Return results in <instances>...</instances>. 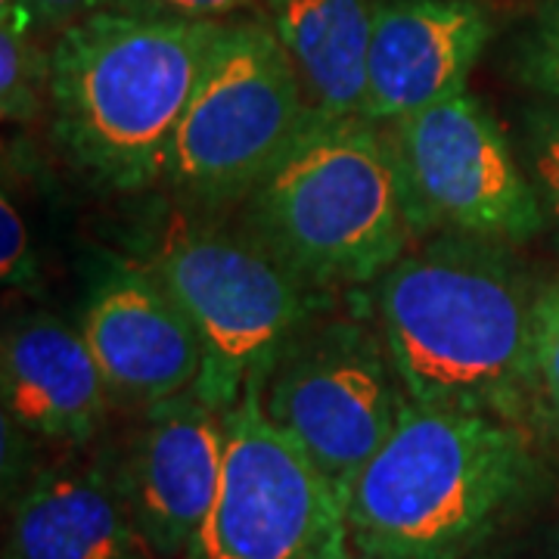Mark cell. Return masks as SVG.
Returning <instances> with one entry per match:
<instances>
[{
    "label": "cell",
    "mask_w": 559,
    "mask_h": 559,
    "mask_svg": "<svg viewBox=\"0 0 559 559\" xmlns=\"http://www.w3.org/2000/svg\"><path fill=\"white\" fill-rule=\"evenodd\" d=\"M535 305L503 242L441 234L377 280V320L411 401L513 419L535 399Z\"/></svg>",
    "instance_id": "6da1fadb"
},
{
    "label": "cell",
    "mask_w": 559,
    "mask_h": 559,
    "mask_svg": "<svg viewBox=\"0 0 559 559\" xmlns=\"http://www.w3.org/2000/svg\"><path fill=\"white\" fill-rule=\"evenodd\" d=\"M221 22L106 3L50 44V134L69 162L116 193L165 178V162Z\"/></svg>",
    "instance_id": "7a4b0ae2"
},
{
    "label": "cell",
    "mask_w": 559,
    "mask_h": 559,
    "mask_svg": "<svg viewBox=\"0 0 559 559\" xmlns=\"http://www.w3.org/2000/svg\"><path fill=\"white\" fill-rule=\"evenodd\" d=\"M535 485L510 419L411 401L352 488L355 559H476Z\"/></svg>",
    "instance_id": "3957f363"
},
{
    "label": "cell",
    "mask_w": 559,
    "mask_h": 559,
    "mask_svg": "<svg viewBox=\"0 0 559 559\" xmlns=\"http://www.w3.org/2000/svg\"><path fill=\"white\" fill-rule=\"evenodd\" d=\"M246 200L252 237L314 289L380 280L414 237L389 134L364 116L308 112Z\"/></svg>",
    "instance_id": "277c9868"
},
{
    "label": "cell",
    "mask_w": 559,
    "mask_h": 559,
    "mask_svg": "<svg viewBox=\"0 0 559 559\" xmlns=\"http://www.w3.org/2000/svg\"><path fill=\"white\" fill-rule=\"evenodd\" d=\"M143 264L197 326L202 373L193 392L221 414L264 385L283 345L318 308L320 289L264 242L205 221H168Z\"/></svg>",
    "instance_id": "5b68a950"
},
{
    "label": "cell",
    "mask_w": 559,
    "mask_h": 559,
    "mask_svg": "<svg viewBox=\"0 0 559 559\" xmlns=\"http://www.w3.org/2000/svg\"><path fill=\"white\" fill-rule=\"evenodd\" d=\"M308 112L299 72L267 20L221 22L162 180L187 200H242L286 153Z\"/></svg>",
    "instance_id": "8992f818"
},
{
    "label": "cell",
    "mask_w": 559,
    "mask_h": 559,
    "mask_svg": "<svg viewBox=\"0 0 559 559\" xmlns=\"http://www.w3.org/2000/svg\"><path fill=\"white\" fill-rule=\"evenodd\" d=\"M261 404L348 503L411 395L382 333L358 320H308L274 360Z\"/></svg>",
    "instance_id": "52a82bcc"
},
{
    "label": "cell",
    "mask_w": 559,
    "mask_h": 559,
    "mask_svg": "<svg viewBox=\"0 0 559 559\" xmlns=\"http://www.w3.org/2000/svg\"><path fill=\"white\" fill-rule=\"evenodd\" d=\"M218 500L190 559H355L348 503L264 414L261 385L224 414Z\"/></svg>",
    "instance_id": "ba28073f"
},
{
    "label": "cell",
    "mask_w": 559,
    "mask_h": 559,
    "mask_svg": "<svg viewBox=\"0 0 559 559\" xmlns=\"http://www.w3.org/2000/svg\"><path fill=\"white\" fill-rule=\"evenodd\" d=\"M414 237L439 230L525 242L544 230V202L513 159L498 119L473 94L385 128Z\"/></svg>",
    "instance_id": "9c48e42d"
},
{
    "label": "cell",
    "mask_w": 559,
    "mask_h": 559,
    "mask_svg": "<svg viewBox=\"0 0 559 559\" xmlns=\"http://www.w3.org/2000/svg\"><path fill=\"white\" fill-rule=\"evenodd\" d=\"M224 441V414L193 389L146 407L119 485L159 559L193 554L218 500Z\"/></svg>",
    "instance_id": "30bf717a"
},
{
    "label": "cell",
    "mask_w": 559,
    "mask_h": 559,
    "mask_svg": "<svg viewBox=\"0 0 559 559\" xmlns=\"http://www.w3.org/2000/svg\"><path fill=\"white\" fill-rule=\"evenodd\" d=\"M491 35L481 0H380L360 116L389 128L463 94Z\"/></svg>",
    "instance_id": "8fae6325"
},
{
    "label": "cell",
    "mask_w": 559,
    "mask_h": 559,
    "mask_svg": "<svg viewBox=\"0 0 559 559\" xmlns=\"http://www.w3.org/2000/svg\"><path fill=\"white\" fill-rule=\"evenodd\" d=\"M81 333L109 392L124 401L150 407L200 380L197 326L146 264H116L106 271L87 299Z\"/></svg>",
    "instance_id": "7c38bea8"
},
{
    "label": "cell",
    "mask_w": 559,
    "mask_h": 559,
    "mask_svg": "<svg viewBox=\"0 0 559 559\" xmlns=\"http://www.w3.org/2000/svg\"><path fill=\"white\" fill-rule=\"evenodd\" d=\"M0 382L7 423L69 444L100 429L112 395L84 333L50 314L25 318L7 330Z\"/></svg>",
    "instance_id": "4fadbf2b"
},
{
    "label": "cell",
    "mask_w": 559,
    "mask_h": 559,
    "mask_svg": "<svg viewBox=\"0 0 559 559\" xmlns=\"http://www.w3.org/2000/svg\"><path fill=\"white\" fill-rule=\"evenodd\" d=\"M3 559H159L119 481L94 466H53L25 485Z\"/></svg>",
    "instance_id": "5bb4252c"
},
{
    "label": "cell",
    "mask_w": 559,
    "mask_h": 559,
    "mask_svg": "<svg viewBox=\"0 0 559 559\" xmlns=\"http://www.w3.org/2000/svg\"><path fill=\"white\" fill-rule=\"evenodd\" d=\"M318 116H360L380 0H261Z\"/></svg>",
    "instance_id": "9a60e30c"
},
{
    "label": "cell",
    "mask_w": 559,
    "mask_h": 559,
    "mask_svg": "<svg viewBox=\"0 0 559 559\" xmlns=\"http://www.w3.org/2000/svg\"><path fill=\"white\" fill-rule=\"evenodd\" d=\"M35 35L0 22V106L3 119L25 124L38 119L47 100L50 53H40Z\"/></svg>",
    "instance_id": "2e32d148"
},
{
    "label": "cell",
    "mask_w": 559,
    "mask_h": 559,
    "mask_svg": "<svg viewBox=\"0 0 559 559\" xmlns=\"http://www.w3.org/2000/svg\"><path fill=\"white\" fill-rule=\"evenodd\" d=\"M520 79L559 106V0H544L516 50Z\"/></svg>",
    "instance_id": "e0dca14e"
},
{
    "label": "cell",
    "mask_w": 559,
    "mask_h": 559,
    "mask_svg": "<svg viewBox=\"0 0 559 559\" xmlns=\"http://www.w3.org/2000/svg\"><path fill=\"white\" fill-rule=\"evenodd\" d=\"M535 401L559 426V283L535 305Z\"/></svg>",
    "instance_id": "ac0fdd59"
},
{
    "label": "cell",
    "mask_w": 559,
    "mask_h": 559,
    "mask_svg": "<svg viewBox=\"0 0 559 559\" xmlns=\"http://www.w3.org/2000/svg\"><path fill=\"white\" fill-rule=\"evenodd\" d=\"M528 168L544 212L559 221V106L528 116Z\"/></svg>",
    "instance_id": "d6986e66"
},
{
    "label": "cell",
    "mask_w": 559,
    "mask_h": 559,
    "mask_svg": "<svg viewBox=\"0 0 559 559\" xmlns=\"http://www.w3.org/2000/svg\"><path fill=\"white\" fill-rule=\"evenodd\" d=\"M106 3L112 0H0V10H3L0 22H10L28 35L62 32L66 25L100 10Z\"/></svg>",
    "instance_id": "ffe728a7"
},
{
    "label": "cell",
    "mask_w": 559,
    "mask_h": 559,
    "mask_svg": "<svg viewBox=\"0 0 559 559\" xmlns=\"http://www.w3.org/2000/svg\"><path fill=\"white\" fill-rule=\"evenodd\" d=\"M0 271L10 289H25L38 277V267L32 261L28 227L10 190H3V200H0Z\"/></svg>",
    "instance_id": "44dd1931"
},
{
    "label": "cell",
    "mask_w": 559,
    "mask_h": 559,
    "mask_svg": "<svg viewBox=\"0 0 559 559\" xmlns=\"http://www.w3.org/2000/svg\"><path fill=\"white\" fill-rule=\"evenodd\" d=\"M112 3L146 7V10L168 13V16H183V20L227 22L234 13L255 7L259 0H112Z\"/></svg>",
    "instance_id": "7402d4cb"
}]
</instances>
